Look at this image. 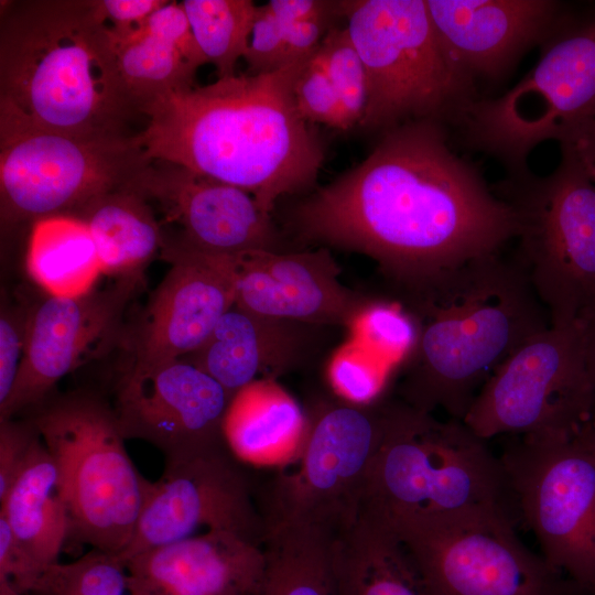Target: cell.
<instances>
[{
  "label": "cell",
  "instance_id": "60d3db41",
  "mask_svg": "<svg viewBox=\"0 0 595 595\" xmlns=\"http://www.w3.org/2000/svg\"><path fill=\"white\" fill-rule=\"evenodd\" d=\"M144 25L171 43L196 71L207 63L181 2L167 1L144 21Z\"/></svg>",
  "mask_w": 595,
  "mask_h": 595
},
{
  "label": "cell",
  "instance_id": "e575fe53",
  "mask_svg": "<svg viewBox=\"0 0 595 595\" xmlns=\"http://www.w3.org/2000/svg\"><path fill=\"white\" fill-rule=\"evenodd\" d=\"M293 94L298 111L307 122L338 130L354 127L337 89L314 55L299 73Z\"/></svg>",
  "mask_w": 595,
  "mask_h": 595
},
{
  "label": "cell",
  "instance_id": "8d00e7d4",
  "mask_svg": "<svg viewBox=\"0 0 595 595\" xmlns=\"http://www.w3.org/2000/svg\"><path fill=\"white\" fill-rule=\"evenodd\" d=\"M248 74H264L285 66L284 25L266 4L258 6L249 44L244 56Z\"/></svg>",
  "mask_w": 595,
  "mask_h": 595
},
{
  "label": "cell",
  "instance_id": "d4e9b609",
  "mask_svg": "<svg viewBox=\"0 0 595 595\" xmlns=\"http://www.w3.org/2000/svg\"><path fill=\"white\" fill-rule=\"evenodd\" d=\"M0 516L44 566L57 562L71 520L61 473L41 436L0 500Z\"/></svg>",
  "mask_w": 595,
  "mask_h": 595
},
{
  "label": "cell",
  "instance_id": "cb8c5ba5",
  "mask_svg": "<svg viewBox=\"0 0 595 595\" xmlns=\"http://www.w3.org/2000/svg\"><path fill=\"white\" fill-rule=\"evenodd\" d=\"M286 321L263 318L232 306L206 342L182 358L214 378L234 397L238 391L283 368L291 346Z\"/></svg>",
  "mask_w": 595,
  "mask_h": 595
},
{
  "label": "cell",
  "instance_id": "1f68e13d",
  "mask_svg": "<svg viewBox=\"0 0 595 595\" xmlns=\"http://www.w3.org/2000/svg\"><path fill=\"white\" fill-rule=\"evenodd\" d=\"M29 595H130L127 564L120 554L93 549L47 565Z\"/></svg>",
  "mask_w": 595,
  "mask_h": 595
},
{
  "label": "cell",
  "instance_id": "d6986e66",
  "mask_svg": "<svg viewBox=\"0 0 595 595\" xmlns=\"http://www.w3.org/2000/svg\"><path fill=\"white\" fill-rule=\"evenodd\" d=\"M217 258L230 278L235 306L259 317L350 326L368 303L339 282V268L326 247Z\"/></svg>",
  "mask_w": 595,
  "mask_h": 595
},
{
  "label": "cell",
  "instance_id": "b9f144b4",
  "mask_svg": "<svg viewBox=\"0 0 595 595\" xmlns=\"http://www.w3.org/2000/svg\"><path fill=\"white\" fill-rule=\"evenodd\" d=\"M333 18H318L284 25L285 64L313 56L328 30L334 26Z\"/></svg>",
  "mask_w": 595,
  "mask_h": 595
},
{
  "label": "cell",
  "instance_id": "7402d4cb",
  "mask_svg": "<svg viewBox=\"0 0 595 595\" xmlns=\"http://www.w3.org/2000/svg\"><path fill=\"white\" fill-rule=\"evenodd\" d=\"M130 595H260L261 544L227 531H207L125 560Z\"/></svg>",
  "mask_w": 595,
  "mask_h": 595
},
{
  "label": "cell",
  "instance_id": "bcb514c9",
  "mask_svg": "<svg viewBox=\"0 0 595 595\" xmlns=\"http://www.w3.org/2000/svg\"><path fill=\"white\" fill-rule=\"evenodd\" d=\"M578 321L584 332L587 370L595 392V296Z\"/></svg>",
  "mask_w": 595,
  "mask_h": 595
},
{
  "label": "cell",
  "instance_id": "7c38bea8",
  "mask_svg": "<svg viewBox=\"0 0 595 595\" xmlns=\"http://www.w3.org/2000/svg\"><path fill=\"white\" fill-rule=\"evenodd\" d=\"M501 459L541 555L585 595H595V448L583 430L521 437Z\"/></svg>",
  "mask_w": 595,
  "mask_h": 595
},
{
  "label": "cell",
  "instance_id": "30bf717a",
  "mask_svg": "<svg viewBox=\"0 0 595 595\" xmlns=\"http://www.w3.org/2000/svg\"><path fill=\"white\" fill-rule=\"evenodd\" d=\"M595 418L580 321L550 325L510 354L480 388L463 422L479 437H567Z\"/></svg>",
  "mask_w": 595,
  "mask_h": 595
},
{
  "label": "cell",
  "instance_id": "ffe728a7",
  "mask_svg": "<svg viewBox=\"0 0 595 595\" xmlns=\"http://www.w3.org/2000/svg\"><path fill=\"white\" fill-rule=\"evenodd\" d=\"M171 263L151 294L130 338L128 368L182 359L198 349L221 316L235 306L230 278L217 256L162 247Z\"/></svg>",
  "mask_w": 595,
  "mask_h": 595
},
{
  "label": "cell",
  "instance_id": "7dc6e473",
  "mask_svg": "<svg viewBox=\"0 0 595 595\" xmlns=\"http://www.w3.org/2000/svg\"><path fill=\"white\" fill-rule=\"evenodd\" d=\"M583 433L595 448V418L583 426Z\"/></svg>",
  "mask_w": 595,
  "mask_h": 595
},
{
  "label": "cell",
  "instance_id": "d590c367",
  "mask_svg": "<svg viewBox=\"0 0 595 595\" xmlns=\"http://www.w3.org/2000/svg\"><path fill=\"white\" fill-rule=\"evenodd\" d=\"M383 361L354 340L344 345L333 357L329 378L348 401L356 404L371 402L385 382Z\"/></svg>",
  "mask_w": 595,
  "mask_h": 595
},
{
  "label": "cell",
  "instance_id": "ab89813d",
  "mask_svg": "<svg viewBox=\"0 0 595 595\" xmlns=\"http://www.w3.org/2000/svg\"><path fill=\"white\" fill-rule=\"evenodd\" d=\"M45 567L0 516V578H6L21 594L29 595Z\"/></svg>",
  "mask_w": 595,
  "mask_h": 595
},
{
  "label": "cell",
  "instance_id": "9a60e30c",
  "mask_svg": "<svg viewBox=\"0 0 595 595\" xmlns=\"http://www.w3.org/2000/svg\"><path fill=\"white\" fill-rule=\"evenodd\" d=\"M207 531H227L262 545L263 517L248 479L227 444L166 458L149 482L123 560L142 551Z\"/></svg>",
  "mask_w": 595,
  "mask_h": 595
},
{
  "label": "cell",
  "instance_id": "f1b7e54d",
  "mask_svg": "<svg viewBox=\"0 0 595 595\" xmlns=\"http://www.w3.org/2000/svg\"><path fill=\"white\" fill-rule=\"evenodd\" d=\"M26 269L32 280L55 298L90 293L104 274L86 223L74 215H52L32 223Z\"/></svg>",
  "mask_w": 595,
  "mask_h": 595
},
{
  "label": "cell",
  "instance_id": "603a6c76",
  "mask_svg": "<svg viewBox=\"0 0 595 595\" xmlns=\"http://www.w3.org/2000/svg\"><path fill=\"white\" fill-rule=\"evenodd\" d=\"M335 563L342 595H429L396 532L364 505L337 531Z\"/></svg>",
  "mask_w": 595,
  "mask_h": 595
},
{
  "label": "cell",
  "instance_id": "8992f818",
  "mask_svg": "<svg viewBox=\"0 0 595 595\" xmlns=\"http://www.w3.org/2000/svg\"><path fill=\"white\" fill-rule=\"evenodd\" d=\"M339 11L367 75L361 128L385 132L412 120L459 122L476 100L475 83L448 58L425 0L339 1Z\"/></svg>",
  "mask_w": 595,
  "mask_h": 595
},
{
  "label": "cell",
  "instance_id": "7bdbcfd3",
  "mask_svg": "<svg viewBox=\"0 0 595 595\" xmlns=\"http://www.w3.org/2000/svg\"><path fill=\"white\" fill-rule=\"evenodd\" d=\"M164 0H97V7L104 20L112 31L126 32L139 28Z\"/></svg>",
  "mask_w": 595,
  "mask_h": 595
},
{
  "label": "cell",
  "instance_id": "ee69618b",
  "mask_svg": "<svg viewBox=\"0 0 595 595\" xmlns=\"http://www.w3.org/2000/svg\"><path fill=\"white\" fill-rule=\"evenodd\" d=\"M266 6L283 25L340 14L339 1L271 0Z\"/></svg>",
  "mask_w": 595,
  "mask_h": 595
},
{
  "label": "cell",
  "instance_id": "ac0fdd59",
  "mask_svg": "<svg viewBox=\"0 0 595 595\" xmlns=\"http://www.w3.org/2000/svg\"><path fill=\"white\" fill-rule=\"evenodd\" d=\"M129 187L154 203L165 223L178 226V235L163 238L162 247L216 256L277 251L271 214L242 188L163 161H151Z\"/></svg>",
  "mask_w": 595,
  "mask_h": 595
},
{
  "label": "cell",
  "instance_id": "5b68a950",
  "mask_svg": "<svg viewBox=\"0 0 595 595\" xmlns=\"http://www.w3.org/2000/svg\"><path fill=\"white\" fill-rule=\"evenodd\" d=\"M388 522L521 520L501 457L463 421L393 402L363 504Z\"/></svg>",
  "mask_w": 595,
  "mask_h": 595
},
{
  "label": "cell",
  "instance_id": "277c9868",
  "mask_svg": "<svg viewBox=\"0 0 595 595\" xmlns=\"http://www.w3.org/2000/svg\"><path fill=\"white\" fill-rule=\"evenodd\" d=\"M419 339L408 357L403 402L465 418L483 385L550 315L513 257L495 253L408 290Z\"/></svg>",
  "mask_w": 595,
  "mask_h": 595
},
{
  "label": "cell",
  "instance_id": "c3c4849f",
  "mask_svg": "<svg viewBox=\"0 0 595 595\" xmlns=\"http://www.w3.org/2000/svg\"><path fill=\"white\" fill-rule=\"evenodd\" d=\"M0 595H23L18 592L6 578H0Z\"/></svg>",
  "mask_w": 595,
  "mask_h": 595
},
{
  "label": "cell",
  "instance_id": "4dcf8cb0",
  "mask_svg": "<svg viewBox=\"0 0 595 595\" xmlns=\"http://www.w3.org/2000/svg\"><path fill=\"white\" fill-rule=\"evenodd\" d=\"M181 4L218 78L235 75V66L248 47L258 6L250 0H184Z\"/></svg>",
  "mask_w": 595,
  "mask_h": 595
},
{
  "label": "cell",
  "instance_id": "44dd1931",
  "mask_svg": "<svg viewBox=\"0 0 595 595\" xmlns=\"http://www.w3.org/2000/svg\"><path fill=\"white\" fill-rule=\"evenodd\" d=\"M439 40L470 80L498 82L554 31L569 7L553 0H425Z\"/></svg>",
  "mask_w": 595,
  "mask_h": 595
},
{
  "label": "cell",
  "instance_id": "4316f807",
  "mask_svg": "<svg viewBox=\"0 0 595 595\" xmlns=\"http://www.w3.org/2000/svg\"><path fill=\"white\" fill-rule=\"evenodd\" d=\"M74 216L88 226L104 274L141 277L161 251L163 232L154 208L128 185L95 197Z\"/></svg>",
  "mask_w": 595,
  "mask_h": 595
},
{
  "label": "cell",
  "instance_id": "52a82bcc",
  "mask_svg": "<svg viewBox=\"0 0 595 595\" xmlns=\"http://www.w3.org/2000/svg\"><path fill=\"white\" fill-rule=\"evenodd\" d=\"M31 412L61 473L69 539L121 554L132 539L150 480L132 463L112 405L93 394L72 393Z\"/></svg>",
  "mask_w": 595,
  "mask_h": 595
},
{
  "label": "cell",
  "instance_id": "6da1fadb",
  "mask_svg": "<svg viewBox=\"0 0 595 595\" xmlns=\"http://www.w3.org/2000/svg\"><path fill=\"white\" fill-rule=\"evenodd\" d=\"M300 239L365 253L407 290L515 239L511 206L422 119L383 132L369 155L292 216Z\"/></svg>",
  "mask_w": 595,
  "mask_h": 595
},
{
  "label": "cell",
  "instance_id": "836d02e7",
  "mask_svg": "<svg viewBox=\"0 0 595 595\" xmlns=\"http://www.w3.org/2000/svg\"><path fill=\"white\" fill-rule=\"evenodd\" d=\"M314 57L328 74L353 125H359L367 107L368 82L346 26H332Z\"/></svg>",
  "mask_w": 595,
  "mask_h": 595
},
{
  "label": "cell",
  "instance_id": "ba28073f",
  "mask_svg": "<svg viewBox=\"0 0 595 595\" xmlns=\"http://www.w3.org/2000/svg\"><path fill=\"white\" fill-rule=\"evenodd\" d=\"M595 119V6L567 9L541 44L533 68L510 90L476 99L457 123L467 145L497 159L509 176L530 171L531 151Z\"/></svg>",
  "mask_w": 595,
  "mask_h": 595
},
{
  "label": "cell",
  "instance_id": "7a4b0ae2",
  "mask_svg": "<svg viewBox=\"0 0 595 595\" xmlns=\"http://www.w3.org/2000/svg\"><path fill=\"white\" fill-rule=\"evenodd\" d=\"M310 58L161 95L142 108L136 140L149 160L242 188L271 214L278 198L312 186L324 162L293 94Z\"/></svg>",
  "mask_w": 595,
  "mask_h": 595
},
{
  "label": "cell",
  "instance_id": "f546056e",
  "mask_svg": "<svg viewBox=\"0 0 595 595\" xmlns=\"http://www.w3.org/2000/svg\"><path fill=\"white\" fill-rule=\"evenodd\" d=\"M109 34L121 78L141 113L154 98L194 86L196 69L144 22L126 32L109 28Z\"/></svg>",
  "mask_w": 595,
  "mask_h": 595
},
{
  "label": "cell",
  "instance_id": "d6a6232c",
  "mask_svg": "<svg viewBox=\"0 0 595 595\" xmlns=\"http://www.w3.org/2000/svg\"><path fill=\"white\" fill-rule=\"evenodd\" d=\"M349 327L353 340L383 363L408 358L419 339L414 315L397 303L368 302Z\"/></svg>",
  "mask_w": 595,
  "mask_h": 595
},
{
  "label": "cell",
  "instance_id": "4fadbf2b",
  "mask_svg": "<svg viewBox=\"0 0 595 595\" xmlns=\"http://www.w3.org/2000/svg\"><path fill=\"white\" fill-rule=\"evenodd\" d=\"M387 523L429 595H585L520 541L511 518Z\"/></svg>",
  "mask_w": 595,
  "mask_h": 595
},
{
  "label": "cell",
  "instance_id": "3957f363",
  "mask_svg": "<svg viewBox=\"0 0 595 595\" xmlns=\"http://www.w3.org/2000/svg\"><path fill=\"white\" fill-rule=\"evenodd\" d=\"M140 115L97 0L6 2L0 125L113 139L134 136L128 126Z\"/></svg>",
  "mask_w": 595,
  "mask_h": 595
},
{
  "label": "cell",
  "instance_id": "5bb4252c",
  "mask_svg": "<svg viewBox=\"0 0 595 595\" xmlns=\"http://www.w3.org/2000/svg\"><path fill=\"white\" fill-rule=\"evenodd\" d=\"M392 404L333 405L307 423L296 468L278 476L264 526L312 521L342 528L356 518L386 439Z\"/></svg>",
  "mask_w": 595,
  "mask_h": 595
},
{
  "label": "cell",
  "instance_id": "484cf974",
  "mask_svg": "<svg viewBox=\"0 0 595 595\" xmlns=\"http://www.w3.org/2000/svg\"><path fill=\"white\" fill-rule=\"evenodd\" d=\"M337 531L312 521L266 524L260 595H342L335 563Z\"/></svg>",
  "mask_w": 595,
  "mask_h": 595
},
{
  "label": "cell",
  "instance_id": "83f0119b",
  "mask_svg": "<svg viewBox=\"0 0 595 595\" xmlns=\"http://www.w3.org/2000/svg\"><path fill=\"white\" fill-rule=\"evenodd\" d=\"M306 428L296 402L272 378H262L231 398L223 432L237 458L264 462L301 445Z\"/></svg>",
  "mask_w": 595,
  "mask_h": 595
},
{
  "label": "cell",
  "instance_id": "74e56055",
  "mask_svg": "<svg viewBox=\"0 0 595 595\" xmlns=\"http://www.w3.org/2000/svg\"><path fill=\"white\" fill-rule=\"evenodd\" d=\"M39 436L30 418L0 420V500L21 472Z\"/></svg>",
  "mask_w": 595,
  "mask_h": 595
},
{
  "label": "cell",
  "instance_id": "9c48e42d",
  "mask_svg": "<svg viewBox=\"0 0 595 595\" xmlns=\"http://www.w3.org/2000/svg\"><path fill=\"white\" fill-rule=\"evenodd\" d=\"M560 149L551 174L509 176L496 191L517 217L512 257L554 326L578 321L595 296V182Z\"/></svg>",
  "mask_w": 595,
  "mask_h": 595
},
{
  "label": "cell",
  "instance_id": "f35d334b",
  "mask_svg": "<svg viewBox=\"0 0 595 595\" xmlns=\"http://www.w3.org/2000/svg\"><path fill=\"white\" fill-rule=\"evenodd\" d=\"M29 312L2 306L0 316V407L9 399L23 359Z\"/></svg>",
  "mask_w": 595,
  "mask_h": 595
},
{
  "label": "cell",
  "instance_id": "f6af8a7d",
  "mask_svg": "<svg viewBox=\"0 0 595 595\" xmlns=\"http://www.w3.org/2000/svg\"><path fill=\"white\" fill-rule=\"evenodd\" d=\"M556 141L578 160L595 182V119L566 128Z\"/></svg>",
  "mask_w": 595,
  "mask_h": 595
},
{
  "label": "cell",
  "instance_id": "8fae6325",
  "mask_svg": "<svg viewBox=\"0 0 595 595\" xmlns=\"http://www.w3.org/2000/svg\"><path fill=\"white\" fill-rule=\"evenodd\" d=\"M150 162L136 134L93 139L0 125L2 223L74 215L95 197L129 185Z\"/></svg>",
  "mask_w": 595,
  "mask_h": 595
},
{
  "label": "cell",
  "instance_id": "e0dca14e",
  "mask_svg": "<svg viewBox=\"0 0 595 595\" xmlns=\"http://www.w3.org/2000/svg\"><path fill=\"white\" fill-rule=\"evenodd\" d=\"M226 389L195 365L177 359L128 368L112 405L126 440H141L166 458L226 444Z\"/></svg>",
  "mask_w": 595,
  "mask_h": 595
},
{
  "label": "cell",
  "instance_id": "2e32d148",
  "mask_svg": "<svg viewBox=\"0 0 595 595\" xmlns=\"http://www.w3.org/2000/svg\"><path fill=\"white\" fill-rule=\"evenodd\" d=\"M140 281L116 278L102 290L78 298L47 295L35 305L28 313L23 359L0 420L34 410L62 378L109 349Z\"/></svg>",
  "mask_w": 595,
  "mask_h": 595
}]
</instances>
